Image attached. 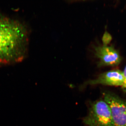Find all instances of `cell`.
Masks as SVG:
<instances>
[{
    "label": "cell",
    "mask_w": 126,
    "mask_h": 126,
    "mask_svg": "<svg viewBox=\"0 0 126 126\" xmlns=\"http://www.w3.org/2000/svg\"><path fill=\"white\" fill-rule=\"evenodd\" d=\"M124 77V82L123 85L122 86L123 90L124 92L126 93V65L123 72Z\"/></svg>",
    "instance_id": "obj_7"
},
{
    "label": "cell",
    "mask_w": 126,
    "mask_h": 126,
    "mask_svg": "<svg viewBox=\"0 0 126 126\" xmlns=\"http://www.w3.org/2000/svg\"><path fill=\"white\" fill-rule=\"evenodd\" d=\"M28 42V31L24 24L0 16V65L22 61Z\"/></svg>",
    "instance_id": "obj_1"
},
{
    "label": "cell",
    "mask_w": 126,
    "mask_h": 126,
    "mask_svg": "<svg viewBox=\"0 0 126 126\" xmlns=\"http://www.w3.org/2000/svg\"><path fill=\"white\" fill-rule=\"evenodd\" d=\"M112 39V37L108 32L107 31L105 32L103 36L102 40L104 46H107Z\"/></svg>",
    "instance_id": "obj_6"
},
{
    "label": "cell",
    "mask_w": 126,
    "mask_h": 126,
    "mask_svg": "<svg viewBox=\"0 0 126 126\" xmlns=\"http://www.w3.org/2000/svg\"><path fill=\"white\" fill-rule=\"evenodd\" d=\"M95 56L98 59L99 66H115L121 61V58L117 50L112 46H98L94 47Z\"/></svg>",
    "instance_id": "obj_5"
},
{
    "label": "cell",
    "mask_w": 126,
    "mask_h": 126,
    "mask_svg": "<svg viewBox=\"0 0 126 126\" xmlns=\"http://www.w3.org/2000/svg\"><path fill=\"white\" fill-rule=\"evenodd\" d=\"M123 72L118 69L111 70L99 75L95 79L85 82L81 87L84 88L88 85L102 84L107 86H122L124 84Z\"/></svg>",
    "instance_id": "obj_4"
},
{
    "label": "cell",
    "mask_w": 126,
    "mask_h": 126,
    "mask_svg": "<svg viewBox=\"0 0 126 126\" xmlns=\"http://www.w3.org/2000/svg\"><path fill=\"white\" fill-rule=\"evenodd\" d=\"M83 121L87 126H114L110 107L102 99L90 104L88 114Z\"/></svg>",
    "instance_id": "obj_2"
},
{
    "label": "cell",
    "mask_w": 126,
    "mask_h": 126,
    "mask_svg": "<svg viewBox=\"0 0 126 126\" xmlns=\"http://www.w3.org/2000/svg\"><path fill=\"white\" fill-rule=\"evenodd\" d=\"M103 96L110 107L114 126H126V99L110 92H104Z\"/></svg>",
    "instance_id": "obj_3"
}]
</instances>
